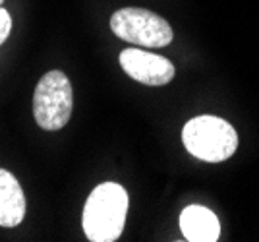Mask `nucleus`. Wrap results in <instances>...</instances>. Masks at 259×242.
I'll return each mask as SVG.
<instances>
[{
	"label": "nucleus",
	"mask_w": 259,
	"mask_h": 242,
	"mask_svg": "<svg viewBox=\"0 0 259 242\" xmlns=\"http://www.w3.org/2000/svg\"><path fill=\"white\" fill-rule=\"evenodd\" d=\"M128 215V192L116 182L99 184L83 208V232L91 242H114Z\"/></svg>",
	"instance_id": "nucleus-1"
},
{
	"label": "nucleus",
	"mask_w": 259,
	"mask_h": 242,
	"mask_svg": "<svg viewBox=\"0 0 259 242\" xmlns=\"http://www.w3.org/2000/svg\"><path fill=\"white\" fill-rule=\"evenodd\" d=\"M74 107L72 84L64 72L51 70L47 72L33 93V116L35 122L49 132L64 128Z\"/></svg>",
	"instance_id": "nucleus-3"
},
{
	"label": "nucleus",
	"mask_w": 259,
	"mask_h": 242,
	"mask_svg": "<svg viewBox=\"0 0 259 242\" xmlns=\"http://www.w3.org/2000/svg\"><path fill=\"white\" fill-rule=\"evenodd\" d=\"M120 66L132 79L145 86H166L172 82L176 68L161 55L145 53L140 49H126L120 53Z\"/></svg>",
	"instance_id": "nucleus-5"
},
{
	"label": "nucleus",
	"mask_w": 259,
	"mask_h": 242,
	"mask_svg": "<svg viewBox=\"0 0 259 242\" xmlns=\"http://www.w3.org/2000/svg\"><path fill=\"white\" fill-rule=\"evenodd\" d=\"M2 2H4V0H0V6H2Z\"/></svg>",
	"instance_id": "nucleus-9"
},
{
	"label": "nucleus",
	"mask_w": 259,
	"mask_h": 242,
	"mask_svg": "<svg viewBox=\"0 0 259 242\" xmlns=\"http://www.w3.org/2000/svg\"><path fill=\"white\" fill-rule=\"evenodd\" d=\"M180 229L186 240L215 242L221 234V223L211 209L203 206H188L180 213Z\"/></svg>",
	"instance_id": "nucleus-6"
},
{
	"label": "nucleus",
	"mask_w": 259,
	"mask_h": 242,
	"mask_svg": "<svg viewBox=\"0 0 259 242\" xmlns=\"http://www.w3.org/2000/svg\"><path fill=\"white\" fill-rule=\"evenodd\" d=\"M12 31V18L6 8L0 6V45L8 39V35Z\"/></svg>",
	"instance_id": "nucleus-8"
},
{
	"label": "nucleus",
	"mask_w": 259,
	"mask_h": 242,
	"mask_svg": "<svg viewBox=\"0 0 259 242\" xmlns=\"http://www.w3.org/2000/svg\"><path fill=\"white\" fill-rule=\"evenodd\" d=\"M110 29L122 41L132 45L161 49L172 43V27L159 14L145 8H122L110 18Z\"/></svg>",
	"instance_id": "nucleus-4"
},
{
	"label": "nucleus",
	"mask_w": 259,
	"mask_h": 242,
	"mask_svg": "<svg viewBox=\"0 0 259 242\" xmlns=\"http://www.w3.org/2000/svg\"><path fill=\"white\" fill-rule=\"evenodd\" d=\"M25 217V196L16 176L0 169V227H18Z\"/></svg>",
	"instance_id": "nucleus-7"
},
{
	"label": "nucleus",
	"mask_w": 259,
	"mask_h": 242,
	"mask_svg": "<svg viewBox=\"0 0 259 242\" xmlns=\"http://www.w3.org/2000/svg\"><path fill=\"white\" fill-rule=\"evenodd\" d=\"M182 142L188 153L197 159L207 163H221L234 155L238 147V134L227 120L203 114L186 122Z\"/></svg>",
	"instance_id": "nucleus-2"
}]
</instances>
